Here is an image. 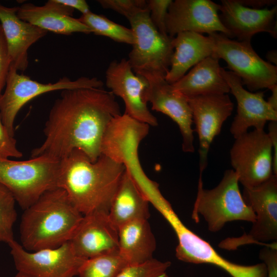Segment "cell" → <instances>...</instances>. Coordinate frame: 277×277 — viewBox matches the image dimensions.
Wrapping results in <instances>:
<instances>
[{
	"mask_svg": "<svg viewBox=\"0 0 277 277\" xmlns=\"http://www.w3.org/2000/svg\"><path fill=\"white\" fill-rule=\"evenodd\" d=\"M121 114L115 95L102 88L63 90L50 111L45 140L32 150L31 157L61 161L77 149L95 162L109 125Z\"/></svg>",
	"mask_w": 277,
	"mask_h": 277,
	"instance_id": "cell-1",
	"label": "cell"
},
{
	"mask_svg": "<svg viewBox=\"0 0 277 277\" xmlns=\"http://www.w3.org/2000/svg\"><path fill=\"white\" fill-rule=\"evenodd\" d=\"M125 171L124 166L101 154L95 162L75 149L60 162L57 187L83 214L108 211Z\"/></svg>",
	"mask_w": 277,
	"mask_h": 277,
	"instance_id": "cell-2",
	"label": "cell"
},
{
	"mask_svg": "<svg viewBox=\"0 0 277 277\" xmlns=\"http://www.w3.org/2000/svg\"><path fill=\"white\" fill-rule=\"evenodd\" d=\"M83 217L63 189H50L24 210L21 245L29 251L60 246L71 240Z\"/></svg>",
	"mask_w": 277,
	"mask_h": 277,
	"instance_id": "cell-3",
	"label": "cell"
},
{
	"mask_svg": "<svg viewBox=\"0 0 277 277\" xmlns=\"http://www.w3.org/2000/svg\"><path fill=\"white\" fill-rule=\"evenodd\" d=\"M239 184L235 173L230 169L225 171L216 187L205 189L202 174H200L192 218L198 223L201 215L207 223L208 230L213 232L220 230L229 222L243 221L253 223L255 214L244 200Z\"/></svg>",
	"mask_w": 277,
	"mask_h": 277,
	"instance_id": "cell-4",
	"label": "cell"
},
{
	"mask_svg": "<svg viewBox=\"0 0 277 277\" xmlns=\"http://www.w3.org/2000/svg\"><path fill=\"white\" fill-rule=\"evenodd\" d=\"M60 162L46 156L26 161L0 159V183L25 210L45 192L57 187Z\"/></svg>",
	"mask_w": 277,
	"mask_h": 277,
	"instance_id": "cell-5",
	"label": "cell"
},
{
	"mask_svg": "<svg viewBox=\"0 0 277 277\" xmlns=\"http://www.w3.org/2000/svg\"><path fill=\"white\" fill-rule=\"evenodd\" d=\"M134 41L128 61L133 72L145 76L165 77L173 53V37L164 35L152 24L148 9L130 19Z\"/></svg>",
	"mask_w": 277,
	"mask_h": 277,
	"instance_id": "cell-6",
	"label": "cell"
},
{
	"mask_svg": "<svg viewBox=\"0 0 277 277\" xmlns=\"http://www.w3.org/2000/svg\"><path fill=\"white\" fill-rule=\"evenodd\" d=\"M157 211L170 224L176 235L178 244L175 248V256L178 260L195 264H212L224 270L232 277H267V269L263 263L243 265L221 256L208 242L184 224L170 203L162 205Z\"/></svg>",
	"mask_w": 277,
	"mask_h": 277,
	"instance_id": "cell-7",
	"label": "cell"
},
{
	"mask_svg": "<svg viewBox=\"0 0 277 277\" xmlns=\"http://www.w3.org/2000/svg\"><path fill=\"white\" fill-rule=\"evenodd\" d=\"M12 65L6 88L0 97V116L9 134L14 136V122L21 109L33 98L44 93L83 88H102L103 82L94 77L82 76L75 80L64 76L54 83H41L19 74Z\"/></svg>",
	"mask_w": 277,
	"mask_h": 277,
	"instance_id": "cell-8",
	"label": "cell"
},
{
	"mask_svg": "<svg viewBox=\"0 0 277 277\" xmlns=\"http://www.w3.org/2000/svg\"><path fill=\"white\" fill-rule=\"evenodd\" d=\"M208 35L213 42V54L227 63L250 91L276 84V66L261 58L251 42L233 40L217 32Z\"/></svg>",
	"mask_w": 277,
	"mask_h": 277,
	"instance_id": "cell-9",
	"label": "cell"
},
{
	"mask_svg": "<svg viewBox=\"0 0 277 277\" xmlns=\"http://www.w3.org/2000/svg\"><path fill=\"white\" fill-rule=\"evenodd\" d=\"M245 203L255 214V221L247 234L238 238H229L219 246L232 250L250 244L267 246V242L277 240V175L272 174L260 184L244 188L242 194Z\"/></svg>",
	"mask_w": 277,
	"mask_h": 277,
	"instance_id": "cell-10",
	"label": "cell"
},
{
	"mask_svg": "<svg viewBox=\"0 0 277 277\" xmlns=\"http://www.w3.org/2000/svg\"><path fill=\"white\" fill-rule=\"evenodd\" d=\"M230 158L244 188L257 186L273 174L272 145L264 130L247 131L235 138Z\"/></svg>",
	"mask_w": 277,
	"mask_h": 277,
	"instance_id": "cell-11",
	"label": "cell"
},
{
	"mask_svg": "<svg viewBox=\"0 0 277 277\" xmlns=\"http://www.w3.org/2000/svg\"><path fill=\"white\" fill-rule=\"evenodd\" d=\"M8 245L17 271L33 277H74L85 260L76 254L69 241L35 251L26 250L15 240Z\"/></svg>",
	"mask_w": 277,
	"mask_h": 277,
	"instance_id": "cell-12",
	"label": "cell"
},
{
	"mask_svg": "<svg viewBox=\"0 0 277 277\" xmlns=\"http://www.w3.org/2000/svg\"><path fill=\"white\" fill-rule=\"evenodd\" d=\"M148 86L143 93L146 103L152 105V109L168 116L178 126L182 136V150L194 151L192 114L188 98L174 89L165 77L146 75Z\"/></svg>",
	"mask_w": 277,
	"mask_h": 277,
	"instance_id": "cell-13",
	"label": "cell"
},
{
	"mask_svg": "<svg viewBox=\"0 0 277 277\" xmlns=\"http://www.w3.org/2000/svg\"><path fill=\"white\" fill-rule=\"evenodd\" d=\"M220 5L210 0H175L169 6L166 26L168 35L190 31L200 34L220 33L232 36L221 21Z\"/></svg>",
	"mask_w": 277,
	"mask_h": 277,
	"instance_id": "cell-14",
	"label": "cell"
},
{
	"mask_svg": "<svg viewBox=\"0 0 277 277\" xmlns=\"http://www.w3.org/2000/svg\"><path fill=\"white\" fill-rule=\"evenodd\" d=\"M194 130L199 140V168L200 174L206 168L210 145L221 132L225 121L231 115L233 104L229 95L208 94L188 98Z\"/></svg>",
	"mask_w": 277,
	"mask_h": 277,
	"instance_id": "cell-15",
	"label": "cell"
},
{
	"mask_svg": "<svg viewBox=\"0 0 277 277\" xmlns=\"http://www.w3.org/2000/svg\"><path fill=\"white\" fill-rule=\"evenodd\" d=\"M105 78L106 85L110 92L123 100L124 113L149 126L158 125L156 118L149 111L147 103L143 99L148 82L133 72L128 60L112 61L106 71Z\"/></svg>",
	"mask_w": 277,
	"mask_h": 277,
	"instance_id": "cell-16",
	"label": "cell"
},
{
	"mask_svg": "<svg viewBox=\"0 0 277 277\" xmlns=\"http://www.w3.org/2000/svg\"><path fill=\"white\" fill-rule=\"evenodd\" d=\"M221 72L237 102L236 114L230 128L234 139L247 132L250 127L264 130L267 122L277 121V111L265 100L264 92L248 91L243 87L241 78L233 72L222 67Z\"/></svg>",
	"mask_w": 277,
	"mask_h": 277,
	"instance_id": "cell-17",
	"label": "cell"
},
{
	"mask_svg": "<svg viewBox=\"0 0 277 277\" xmlns=\"http://www.w3.org/2000/svg\"><path fill=\"white\" fill-rule=\"evenodd\" d=\"M69 242L76 254L85 260L118 251L117 229L106 212L83 215Z\"/></svg>",
	"mask_w": 277,
	"mask_h": 277,
	"instance_id": "cell-18",
	"label": "cell"
},
{
	"mask_svg": "<svg viewBox=\"0 0 277 277\" xmlns=\"http://www.w3.org/2000/svg\"><path fill=\"white\" fill-rule=\"evenodd\" d=\"M221 2L220 18L232 38L251 42L252 37L261 32L269 33L276 38V6L271 9H256L244 6L237 0H222Z\"/></svg>",
	"mask_w": 277,
	"mask_h": 277,
	"instance_id": "cell-19",
	"label": "cell"
},
{
	"mask_svg": "<svg viewBox=\"0 0 277 277\" xmlns=\"http://www.w3.org/2000/svg\"><path fill=\"white\" fill-rule=\"evenodd\" d=\"M18 7H8L0 3V22L6 42L11 65L24 71L28 66V50L47 31L25 22L17 15Z\"/></svg>",
	"mask_w": 277,
	"mask_h": 277,
	"instance_id": "cell-20",
	"label": "cell"
},
{
	"mask_svg": "<svg viewBox=\"0 0 277 277\" xmlns=\"http://www.w3.org/2000/svg\"><path fill=\"white\" fill-rule=\"evenodd\" d=\"M74 10L57 0H49L43 6L24 4L18 7L17 15L21 19L47 32L63 35L91 33L90 28L72 16Z\"/></svg>",
	"mask_w": 277,
	"mask_h": 277,
	"instance_id": "cell-21",
	"label": "cell"
},
{
	"mask_svg": "<svg viewBox=\"0 0 277 277\" xmlns=\"http://www.w3.org/2000/svg\"><path fill=\"white\" fill-rule=\"evenodd\" d=\"M173 53L166 81L172 84L177 82L192 67L213 53L212 38L202 34L185 31L177 33L173 38Z\"/></svg>",
	"mask_w": 277,
	"mask_h": 277,
	"instance_id": "cell-22",
	"label": "cell"
},
{
	"mask_svg": "<svg viewBox=\"0 0 277 277\" xmlns=\"http://www.w3.org/2000/svg\"><path fill=\"white\" fill-rule=\"evenodd\" d=\"M219 60L213 53L195 65L172 86L187 98L227 94L230 88L221 74Z\"/></svg>",
	"mask_w": 277,
	"mask_h": 277,
	"instance_id": "cell-23",
	"label": "cell"
},
{
	"mask_svg": "<svg viewBox=\"0 0 277 277\" xmlns=\"http://www.w3.org/2000/svg\"><path fill=\"white\" fill-rule=\"evenodd\" d=\"M149 203L125 170L112 199L108 216L117 229L134 220H148Z\"/></svg>",
	"mask_w": 277,
	"mask_h": 277,
	"instance_id": "cell-24",
	"label": "cell"
},
{
	"mask_svg": "<svg viewBox=\"0 0 277 277\" xmlns=\"http://www.w3.org/2000/svg\"><path fill=\"white\" fill-rule=\"evenodd\" d=\"M117 231L118 252L128 264L143 263L153 259L156 241L148 220L130 222Z\"/></svg>",
	"mask_w": 277,
	"mask_h": 277,
	"instance_id": "cell-25",
	"label": "cell"
},
{
	"mask_svg": "<svg viewBox=\"0 0 277 277\" xmlns=\"http://www.w3.org/2000/svg\"><path fill=\"white\" fill-rule=\"evenodd\" d=\"M128 263L118 251L94 256L84 261L78 277H116Z\"/></svg>",
	"mask_w": 277,
	"mask_h": 277,
	"instance_id": "cell-26",
	"label": "cell"
},
{
	"mask_svg": "<svg viewBox=\"0 0 277 277\" xmlns=\"http://www.w3.org/2000/svg\"><path fill=\"white\" fill-rule=\"evenodd\" d=\"M78 19L96 35L109 37L118 43L131 45L133 43V34L130 28L117 24L103 15L90 11L82 14Z\"/></svg>",
	"mask_w": 277,
	"mask_h": 277,
	"instance_id": "cell-27",
	"label": "cell"
},
{
	"mask_svg": "<svg viewBox=\"0 0 277 277\" xmlns=\"http://www.w3.org/2000/svg\"><path fill=\"white\" fill-rule=\"evenodd\" d=\"M16 202L10 191L0 183V242L14 240L13 227L16 220Z\"/></svg>",
	"mask_w": 277,
	"mask_h": 277,
	"instance_id": "cell-28",
	"label": "cell"
},
{
	"mask_svg": "<svg viewBox=\"0 0 277 277\" xmlns=\"http://www.w3.org/2000/svg\"><path fill=\"white\" fill-rule=\"evenodd\" d=\"M170 265L169 261L153 258L143 263L128 264L116 277H161L166 273Z\"/></svg>",
	"mask_w": 277,
	"mask_h": 277,
	"instance_id": "cell-29",
	"label": "cell"
},
{
	"mask_svg": "<svg viewBox=\"0 0 277 277\" xmlns=\"http://www.w3.org/2000/svg\"><path fill=\"white\" fill-rule=\"evenodd\" d=\"M97 2L103 8L112 10L128 20L148 9L147 1L145 0H98Z\"/></svg>",
	"mask_w": 277,
	"mask_h": 277,
	"instance_id": "cell-30",
	"label": "cell"
},
{
	"mask_svg": "<svg viewBox=\"0 0 277 277\" xmlns=\"http://www.w3.org/2000/svg\"><path fill=\"white\" fill-rule=\"evenodd\" d=\"M172 0L147 1L149 16L152 24L160 33L168 35L166 30V17Z\"/></svg>",
	"mask_w": 277,
	"mask_h": 277,
	"instance_id": "cell-31",
	"label": "cell"
},
{
	"mask_svg": "<svg viewBox=\"0 0 277 277\" xmlns=\"http://www.w3.org/2000/svg\"><path fill=\"white\" fill-rule=\"evenodd\" d=\"M22 156L16 140L9 134L0 116V159L20 158Z\"/></svg>",
	"mask_w": 277,
	"mask_h": 277,
	"instance_id": "cell-32",
	"label": "cell"
},
{
	"mask_svg": "<svg viewBox=\"0 0 277 277\" xmlns=\"http://www.w3.org/2000/svg\"><path fill=\"white\" fill-rule=\"evenodd\" d=\"M259 258L266 266L267 277H277L276 242L262 249L259 252Z\"/></svg>",
	"mask_w": 277,
	"mask_h": 277,
	"instance_id": "cell-33",
	"label": "cell"
},
{
	"mask_svg": "<svg viewBox=\"0 0 277 277\" xmlns=\"http://www.w3.org/2000/svg\"><path fill=\"white\" fill-rule=\"evenodd\" d=\"M11 66L6 42L0 24V97L6 85L7 76Z\"/></svg>",
	"mask_w": 277,
	"mask_h": 277,
	"instance_id": "cell-34",
	"label": "cell"
},
{
	"mask_svg": "<svg viewBox=\"0 0 277 277\" xmlns=\"http://www.w3.org/2000/svg\"><path fill=\"white\" fill-rule=\"evenodd\" d=\"M267 134L271 142L273 151V173L277 175V121L269 122Z\"/></svg>",
	"mask_w": 277,
	"mask_h": 277,
	"instance_id": "cell-35",
	"label": "cell"
},
{
	"mask_svg": "<svg viewBox=\"0 0 277 277\" xmlns=\"http://www.w3.org/2000/svg\"><path fill=\"white\" fill-rule=\"evenodd\" d=\"M57 1L62 4L73 8L74 10H78L82 14H86L91 11L88 4L85 0H57Z\"/></svg>",
	"mask_w": 277,
	"mask_h": 277,
	"instance_id": "cell-36",
	"label": "cell"
},
{
	"mask_svg": "<svg viewBox=\"0 0 277 277\" xmlns=\"http://www.w3.org/2000/svg\"><path fill=\"white\" fill-rule=\"evenodd\" d=\"M241 4L246 7L261 9L266 6L275 5L276 0H237Z\"/></svg>",
	"mask_w": 277,
	"mask_h": 277,
	"instance_id": "cell-37",
	"label": "cell"
},
{
	"mask_svg": "<svg viewBox=\"0 0 277 277\" xmlns=\"http://www.w3.org/2000/svg\"><path fill=\"white\" fill-rule=\"evenodd\" d=\"M271 94L267 101L269 105L274 110L277 111V85H274L269 88Z\"/></svg>",
	"mask_w": 277,
	"mask_h": 277,
	"instance_id": "cell-38",
	"label": "cell"
},
{
	"mask_svg": "<svg viewBox=\"0 0 277 277\" xmlns=\"http://www.w3.org/2000/svg\"><path fill=\"white\" fill-rule=\"evenodd\" d=\"M266 58L269 61V63H272L276 65L277 63V51L276 50H271L268 51L266 54Z\"/></svg>",
	"mask_w": 277,
	"mask_h": 277,
	"instance_id": "cell-39",
	"label": "cell"
},
{
	"mask_svg": "<svg viewBox=\"0 0 277 277\" xmlns=\"http://www.w3.org/2000/svg\"><path fill=\"white\" fill-rule=\"evenodd\" d=\"M14 277H33V276L28 274H27L26 273L21 272V271H18V272L16 274Z\"/></svg>",
	"mask_w": 277,
	"mask_h": 277,
	"instance_id": "cell-40",
	"label": "cell"
},
{
	"mask_svg": "<svg viewBox=\"0 0 277 277\" xmlns=\"http://www.w3.org/2000/svg\"><path fill=\"white\" fill-rule=\"evenodd\" d=\"M161 277H170V276H169L166 273H165L164 275H163L162 276H161Z\"/></svg>",
	"mask_w": 277,
	"mask_h": 277,
	"instance_id": "cell-41",
	"label": "cell"
}]
</instances>
